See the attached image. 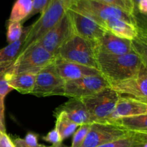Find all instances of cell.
Masks as SVG:
<instances>
[{
    "instance_id": "1f68e13d",
    "label": "cell",
    "mask_w": 147,
    "mask_h": 147,
    "mask_svg": "<svg viewBox=\"0 0 147 147\" xmlns=\"http://www.w3.org/2000/svg\"><path fill=\"white\" fill-rule=\"evenodd\" d=\"M13 143H14V145L15 147H31L27 146L25 144V142H24V139H21V138H15L12 140ZM39 147H53V146H46L45 145L40 144V146Z\"/></svg>"
},
{
    "instance_id": "ba28073f",
    "label": "cell",
    "mask_w": 147,
    "mask_h": 147,
    "mask_svg": "<svg viewBox=\"0 0 147 147\" xmlns=\"http://www.w3.org/2000/svg\"><path fill=\"white\" fill-rule=\"evenodd\" d=\"M64 84L65 81L57 75L52 63L37 73L31 94L37 97L62 96Z\"/></svg>"
},
{
    "instance_id": "f546056e",
    "label": "cell",
    "mask_w": 147,
    "mask_h": 147,
    "mask_svg": "<svg viewBox=\"0 0 147 147\" xmlns=\"http://www.w3.org/2000/svg\"><path fill=\"white\" fill-rule=\"evenodd\" d=\"M0 147H15L9 135L1 131H0Z\"/></svg>"
},
{
    "instance_id": "d6986e66",
    "label": "cell",
    "mask_w": 147,
    "mask_h": 147,
    "mask_svg": "<svg viewBox=\"0 0 147 147\" xmlns=\"http://www.w3.org/2000/svg\"><path fill=\"white\" fill-rule=\"evenodd\" d=\"M26 34L27 30L24 28V32L18 40L9 43L8 45L0 49V72L5 71L15 61L21 51Z\"/></svg>"
},
{
    "instance_id": "4316f807",
    "label": "cell",
    "mask_w": 147,
    "mask_h": 147,
    "mask_svg": "<svg viewBox=\"0 0 147 147\" xmlns=\"http://www.w3.org/2000/svg\"><path fill=\"white\" fill-rule=\"evenodd\" d=\"M13 90L9 86L4 72H0V100L4 102V99L9 93Z\"/></svg>"
},
{
    "instance_id": "836d02e7",
    "label": "cell",
    "mask_w": 147,
    "mask_h": 147,
    "mask_svg": "<svg viewBox=\"0 0 147 147\" xmlns=\"http://www.w3.org/2000/svg\"><path fill=\"white\" fill-rule=\"evenodd\" d=\"M52 146L53 147H65L64 145L62 144H58V145H55V146H54V145H52Z\"/></svg>"
},
{
    "instance_id": "d4e9b609",
    "label": "cell",
    "mask_w": 147,
    "mask_h": 147,
    "mask_svg": "<svg viewBox=\"0 0 147 147\" xmlns=\"http://www.w3.org/2000/svg\"><path fill=\"white\" fill-rule=\"evenodd\" d=\"M98 1L121 9L133 15L137 16L138 14L136 7L131 0H98Z\"/></svg>"
},
{
    "instance_id": "83f0119b",
    "label": "cell",
    "mask_w": 147,
    "mask_h": 147,
    "mask_svg": "<svg viewBox=\"0 0 147 147\" xmlns=\"http://www.w3.org/2000/svg\"><path fill=\"white\" fill-rule=\"evenodd\" d=\"M42 139L44 141H45V142H50V143H51L54 146L60 144H62V142H63L61 137H60V134H59V132L57 131V130L55 128L50 131H49L46 136H42Z\"/></svg>"
},
{
    "instance_id": "52a82bcc",
    "label": "cell",
    "mask_w": 147,
    "mask_h": 147,
    "mask_svg": "<svg viewBox=\"0 0 147 147\" xmlns=\"http://www.w3.org/2000/svg\"><path fill=\"white\" fill-rule=\"evenodd\" d=\"M109 86V81L101 75L86 76L78 80L65 82L62 96L69 98L81 99Z\"/></svg>"
},
{
    "instance_id": "8fae6325",
    "label": "cell",
    "mask_w": 147,
    "mask_h": 147,
    "mask_svg": "<svg viewBox=\"0 0 147 147\" xmlns=\"http://www.w3.org/2000/svg\"><path fill=\"white\" fill-rule=\"evenodd\" d=\"M73 34L71 21L67 10L60 21L34 43L55 55L62 45Z\"/></svg>"
},
{
    "instance_id": "d6a6232c",
    "label": "cell",
    "mask_w": 147,
    "mask_h": 147,
    "mask_svg": "<svg viewBox=\"0 0 147 147\" xmlns=\"http://www.w3.org/2000/svg\"><path fill=\"white\" fill-rule=\"evenodd\" d=\"M131 1H133L135 7H136H136H137L138 4H139V3L141 1V0H131Z\"/></svg>"
},
{
    "instance_id": "4dcf8cb0",
    "label": "cell",
    "mask_w": 147,
    "mask_h": 147,
    "mask_svg": "<svg viewBox=\"0 0 147 147\" xmlns=\"http://www.w3.org/2000/svg\"><path fill=\"white\" fill-rule=\"evenodd\" d=\"M0 131L6 132L4 124V102L0 100Z\"/></svg>"
},
{
    "instance_id": "30bf717a",
    "label": "cell",
    "mask_w": 147,
    "mask_h": 147,
    "mask_svg": "<svg viewBox=\"0 0 147 147\" xmlns=\"http://www.w3.org/2000/svg\"><path fill=\"white\" fill-rule=\"evenodd\" d=\"M73 33L90 42L93 45L106 32V30L86 14L73 9H67Z\"/></svg>"
},
{
    "instance_id": "ffe728a7",
    "label": "cell",
    "mask_w": 147,
    "mask_h": 147,
    "mask_svg": "<svg viewBox=\"0 0 147 147\" xmlns=\"http://www.w3.org/2000/svg\"><path fill=\"white\" fill-rule=\"evenodd\" d=\"M108 122H111L128 131L147 133V114L126 116Z\"/></svg>"
},
{
    "instance_id": "5bb4252c",
    "label": "cell",
    "mask_w": 147,
    "mask_h": 147,
    "mask_svg": "<svg viewBox=\"0 0 147 147\" xmlns=\"http://www.w3.org/2000/svg\"><path fill=\"white\" fill-rule=\"evenodd\" d=\"M53 64L57 75L65 82L78 80L86 76L100 75L97 69L67 61L57 57H55Z\"/></svg>"
},
{
    "instance_id": "2e32d148",
    "label": "cell",
    "mask_w": 147,
    "mask_h": 147,
    "mask_svg": "<svg viewBox=\"0 0 147 147\" xmlns=\"http://www.w3.org/2000/svg\"><path fill=\"white\" fill-rule=\"evenodd\" d=\"M58 111H63L72 122L81 126L84 124H90L89 113L80 98H69V100L57 108Z\"/></svg>"
},
{
    "instance_id": "3957f363",
    "label": "cell",
    "mask_w": 147,
    "mask_h": 147,
    "mask_svg": "<svg viewBox=\"0 0 147 147\" xmlns=\"http://www.w3.org/2000/svg\"><path fill=\"white\" fill-rule=\"evenodd\" d=\"M70 8L86 14L103 27L105 22L112 18L119 19L136 26L140 25L138 16L98 0H74Z\"/></svg>"
},
{
    "instance_id": "ac0fdd59",
    "label": "cell",
    "mask_w": 147,
    "mask_h": 147,
    "mask_svg": "<svg viewBox=\"0 0 147 147\" xmlns=\"http://www.w3.org/2000/svg\"><path fill=\"white\" fill-rule=\"evenodd\" d=\"M9 84L13 88L22 94H31L34 88L37 73H20V74H8L4 72Z\"/></svg>"
},
{
    "instance_id": "8992f818",
    "label": "cell",
    "mask_w": 147,
    "mask_h": 147,
    "mask_svg": "<svg viewBox=\"0 0 147 147\" xmlns=\"http://www.w3.org/2000/svg\"><path fill=\"white\" fill-rule=\"evenodd\" d=\"M120 96L109 86L91 96L81 98L89 113L90 123L106 121L114 111Z\"/></svg>"
},
{
    "instance_id": "44dd1931",
    "label": "cell",
    "mask_w": 147,
    "mask_h": 147,
    "mask_svg": "<svg viewBox=\"0 0 147 147\" xmlns=\"http://www.w3.org/2000/svg\"><path fill=\"white\" fill-rule=\"evenodd\" d=\"M98 147H147V133L129 132L119 139Z\"/></svg>"
},
{
    "instance_id": "7a4b0ae2",
    "label": "cell",
    "mask_w": 147,
    "mask_h": 147,
    "mask_svg": "<svg viewBox=\"0 0 147 147\" xmlns=\"http://www.w3.org/2000/svg\"><path fill=\"white\" fill-rule=\"evenodd\" d=\"M74 0H51L40 18L30 27H26L27 34L20 53L34 44L47 31L60 21Z\"/></svg>"
},
{
    "instance_id": "9a60e30c",
    "label": "cell",
    "mask_w": 147,
    "mask_h": 147,
    "mask_svg": "<svg viewBox=\"0 0 147 147\" xmlns=\"http://www.w3.org/2000/svg\"><path fill=\"white\" fill-rule=\"evenodd\" d=\"M142 114H147V102L142 101L131 96L121 95L118 99L114 111L106 121Z\"/></svg>"
},
{
    "instance_id": "484cf974",
    "label": "cell",
    "mask_w": 147,
    "mask_h": 147,
    "mask_svg": "<svg viewBox=\"0 0 147 147\" xmlns=\"http://www.w3.org/2000/svg\"><path fill=\"white\" fill-rule=\"evenodd\" d=\"M90 124H84L79 126L78 129L73 134L72 145L70 147H81L86 139L87 134L88 132Z\"/></svg>"
},
{
    "instance_id": "e0dca14e",
    "label": "cell",
    "mask_w": 147,
    "mask_h": 147,
    "mask_svg": "<svg viewBox=\"0 0 147 147\" xmlns=\"http://www.w3.org/2000/svg\"><path fill=\"white\" fill-rule=\"evenodd\" d=\"M106 31L111 34L129 40H133L136 38L140 31L141 26H136L119 19L112 18L107 20L103 24Z\"/></svg>"
},
{
    "instance_id": "7402d4cb",
    "label": "cell",
    "mask_w": 147,
    "mask_h": 147,
    "mask_svg": "<svg viewBox=\"0 0 147 147\" xmlns=\"http://www.w3.org/2000/svg\"><path fill=\"white\" fill-rule=\"evenodd\" d=\"M55 116L56 118L55 128L59 132L63 141L72 136L79 127V126L72 122L67 117L64 112L56 111Z\"/></svg>"
},
{
    "instance_id": "9c48e42d",
    "label": "cell",
    "mask_w": 147,
    "mask_h": 147,
    "mask_svg": "<svg viewBox=\"0 0 147 147\" xmlns=\"http://www.w3.org/2000/svg\"><path fill=\"white\" fill-rule=\"evenodd\" d=\"M131 131L125 130L111 122L90 123L88 132L81 147H98L119 139Z\"/></svg>"
},
{
    "instance_id": "5b68a950",
    "label": "cell",
    "mask_w": 147,
    "mask_h": 147,
    "mask_svg": "<svg viewBox=\"0 0 147 147\" xmlns=\"http://www.w3.org/2000/svg\"><path fill=\"white\" fill-rule=\"evenodd\" d=\"M55 57L98 70L96 53L92 44L74 33L62 45Z\"/></svg>"
},
{
    "instance_id": "cb8c5ba5",
    "label": "cell",
    "mask_w": 147,
    "mask_h": 147,
    "mask_svg": "<svg viewBox=\"0 0 147 147\" xmlns=\"http://www.w3.org/2000/svg\"><path fill=\"white\" fill-rule=\"evenodd\" d=\"M24 32V28L21 22H9L7 24V40L8 43L14 42L18 40Z\"/></svg>"
},
{
    "instance_id": "277c9868",
    "label": "cell",
    "mask_w": 147,
    "mask_h": 147,
    "mask_svg": "<svg viewBox=\"0 0 147 147\" xmlns=\"http://www.w3.org/2000/svg\"><path fill=\"white\" fill-rule=\"evenodd\" d=\"M55 57V55L49 53L44 47L34 43L22 53H20L14 63L3 72L11 75L29 72L37 73L42 69L53 63Z\"/></svg>"
},
{
    "instance_id": "603a6c76",
    "label": "cell",
    "mask_w": 147,
    "mask_h": 147,
    "mask_svg": "<svg viewBox=\"0 0 147 147\" xmlns=\"http://www.w3.org/2000/svg\"><path fill=\"white\" fill-rule=\"evenodd\" d=\"M32 8V0H16L10 13L9 22H21L27 20Z\"/></svg>"
},
{
    "instance_id": "7c38bea8",
    "label": "cell",
    "mask_w": 147,
    "mask_h": 147,
    "mask_svg": "<svg viewBox=\"0 0 147 147\" xmlns=\"http://www.w3.org/2000/svg\"><path fill=\"white\" fill-rule=\"evenodd\" d=\"M110 87L119 94L134 97L147 102V67L143 65L135 76L118 82L109 83Z\"/></svg>"
},
{
    "instance_id": "6da1fadb",
    "label": "cell",
    "mask_w": 147,
    "mask_h": 147,
    "mask_svg": "<svg viewBox=\"0 0 147 147\" xmlns=\"http://www.w3.org/2000/svg\"><path fill=\"white\" fill-rule=\"evenodd\" d=\"M98 70L109 81L118 82L135 76L143 65H146L135 53L126 55H111L96 53Z\"/></svg>"
},
{
    "instance_id": "f1b7e54d",
    "label": "cell",
    "mask_w": 147,
    "mask_h": 147,
    "mask_svg": "<svg viewBox=\"0 0 147 147\" xmlns=\"http://www.w3.org/2000/svg\"><path fill=\"white\" fill-rule=\"evenodd\" d=\"M24 139V142L26 144L31 147H39L40 144H38V135L36 134L30 132L25 136Z\"/></svg>"
},
{
    "instance_id": "4fadbf2b",
    "label": "cell",
    "mask_w": 147,
    "mask_h": 147,
    "mask_svg": "<svg viewBox=\"0 0 147 147\" xmlns=\"http://www.w3.org/2000/svg\"><path fill=\"white\" fill-rule=\"evenodd\" d=\"M95 53H103L111 55H126L134 53L131 40L120 38L106 31L93 45Z\"/></svg>"
}]
</instances>
